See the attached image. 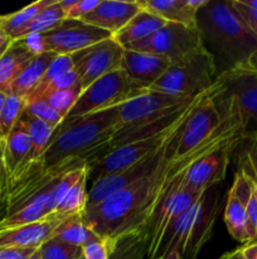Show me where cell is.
Wrapping results in <instances>:
<instances>
[{
	"instance_id": "obj_1",
	"label": "cell",
	"mask_w": 257,
	"mask_h": 259,
	"mask_svg": "<svg viewBox=\"0 0 257 259\" xmlns=\"http://www.w3.org/2000/svg\"><path fill=\"white\" fill-rule=\"evenodd\" d=\"M189 116L176 131L168 154L155 171L103 201L86 206L82 214L86 224L97 237L108 243L111 255L118 244L134 239L143 232L164 200L181 184L186 169L197 159L236 137L246 139L243 124L236 114L222 119L219 128L201 146L185 156H178L179 142Z\"/></svg>"
},
{
	"instance_id": "obj_2",
	"label": "cell",
	"mask_w": 257,
	"mask_h": 259,
	"mask_svg": "<svg viewBox=\"0 0 257 259\" xmlns=\"http://www.w3.org/2000/svg\"><path fill=\"white\" fill-rule=\"evenodd\" d=\"M197 28L203 46L222 62L219 73L249 65L257 53V35L233 7L232 0H208L197 13Z\"/></svg>"
},
{
	"instance_id": "obj_3",
	"label": "cell",
	"mask_w": 257,
	"mask_h": 259,
	"mask_svg": "<svg viewBox=\"0 0 257 259\" xmlns=\"http://www.w3.org/2000/svg\"><path fill=\"white\" fill-rule=\"evenodd\" d=\"M120 126L118 106L63 121L54 131L43 156L30 166L48 169L72 158H82L88 162L91 156L107 143Z\"/></svg>"
},
{
	"instance_id": "obj_4",
	"label": "cell",
	"mask_w": 257,
	"mask_h": 259,
	"mask_svg": "<svg viewBox=\"0 0 257 259\" xmlns=\"http://www.w3.org/2000/svg\"><path fill=\"white\" fill-rule=\"evenodd\" d=\"M221 211V184L214 185L180 215L166 233L156 258L175 250L181 259H196L212 237ZM155 258V259H156Z\"/></svg>"
},
{
	"instance_id": "obj_5",
	"label": "cell",
	"mask_w": 257,
	"mask_h": 259,
	"mask_svg": "<svg viewBox=\"0 0 257 259\" xmlns=\"http://www.w3.org/2000/svg\"><path fill=\"white\" fill-rule=\"evenodd\" d=\"M218 76L212 53L201 47L176 62L150 86V90L180 96H197L213 86Z\"/></svg>"
},
{
	"instance_id": "obj_6",
	"label": "cell",
	"mask_w": 257,
	"mask_h": 259,
	"mask_svg": "<svg viewBox=\"0 0 257 259\" xmlns=\"http://www.w3.org/2000/svg\"><path fill=\"white\" fill-rule=\"evenodd\" d=\"M150 89L144 88L131 80L122 70L113 71L85 89L76 105L63 121L118 106L126 101L144 95Z\"/></svg>"
},
{
	"instance_id": "obj_7",
	"label": "cell",
	"mask_w": 257,
	"mask_h": 259,
	"mask_svg": "<svg viewBox=\"0 0 257 259\" xmlns=\"http://www.w3.org/2000/svg\"><path fill=\"white\" fill-rule=\"evenodd\" d=\"M239 114L246 139L257 133V73L251 65L223 71L214 81Z\"/></svg>"
},
{
	"instance_id": "obj_8",
	"label": "cell",
	"mask_w": 257,
	"mask_h": 259,
	"mask_svg": "<svg viewBox=\"0 0 257 259\" xmlns=\"http://www.w3.org/2000/svg\"><path fill=\"white\" fill-rule=\"evenodd\" d=\"M201 47L203 42L198 28L166 22L150 37L125 46L123 50L153 53L176 62Z\"/></svg>"
},
{
	"instance_id": "obj_9",
	"label": "cell",
	"mask_w": 257,
	"mask_h": 259,
	"mask_svg": "<svg viewBox=\"0 0 257 259\" xmlns=\"http://www.w3.org/2000/svg\"><path fill=\"white\" fill-rule=\"evenodd\" d=\"M122 56L123 48L112 37L71 55L73 71L83 90L102 76L120 70Z\"/></svg>"
},
{
	"instance_id": "obj_10",
	"label": "cell",
	"mask_w": 257,
	"mask_h": 259,
	"mask_svg": "<svg viewBox=\"0 0 257 259\" xmlns=\"http://www.w3.org/2000/svg\"><path fill=\"white\" fill-rule=\"evenodd\" d=\"M198 96V95H197ZM197 96H180L149 90L144 95L118 105L121 126L155 120L191 103Z\"/></svg>"
},
{
	"instance_id": "obj_11",
	"label": "cell",
	"mask_w": 257,
	"mask_h": 259,
	"mask_svg": "<svg viewBox=\"0 0 257 259\" xmlns=\"http://www.w3.org/2000/svg\"><path fill=\"white\" fill-rule=\"evenodd\" d=\"M179 126L176 128V131L179 129ZM176 131L174 132L173 136L166 141V143L164 144L160 149H158L155 153L145 157L144 159L139 161L138 163L128 167V168L123 169V171L117 172V174L108 175V176L101 177V179L93 181L92 186H91L90 191H88L87 206H92V205H96L98 204V202L103 201V200L107 199L111 195L116 194V192L131 186L133 184L138 182L139 180L144 179V177L148 176L149 174L155 171L156 167L161 163V161H163V159L165 158L166 154H168L169 148H170V143L171 141H173L174 136H175Z\"/></svg>"
},
{
	"instance_id": "obj_12",
	"label": "cell",
	"mask_w": 257,
	"mask_h": 259,
	"mask_svg": "<svg viewBox=\"0 0 257 259\" xmlns=\"http://www.w3.org/2000/svg\"><path fill=\"white\" fill-rule=\"evenodd\" d=\"M42 37L45 52L71 56L90 46L108 39L112 34L82 20L65 19L57 28L43 33Z\"/></svg>"
},
{
	"instance_id": "obj_13",
	"label": "cell",
	"mask_w": 257,
	"mask_h": 259,
	"mask_svg": "<svg viewBox=\"0 0 257 259\" xmlns=\"http://www.w3.org/2000/svg\"><path fill=\"white\" fill-rule=\"evenodd\" d=\"M190 114H189V115H190ZM188 116H186V118H188ZM185 119H184V120H185ZM183 121H181V123H183ZM181 123H179L178 125L174 126V128L169 129L165 133L158 134V136L151 137V138H146L143 139V141H138L134 142V143L126 144V146L118 147L117 149H115V151H112L111 153H108L105 158H102L100 162H97V163L93 164L92 167H90L88 180L92 179L93 182L96 181V180L101 179V177L108 176V175L112 174H117V172H121L123 171V169L128 168V167L134 166V164L138 163L139 161L144 159L145 157L155 153L158 149H160L161 147L166 143V141L173 136L174 132L176 131V128H178Z\"/></svg>"
},
{
	"instance_id": "obj_14",
	"label": "cell",
	"mask_w": 257,
	"mask_h": 259,
	"mask_svg": "<svg viewBox=\"0 0 257 259\" xmlns=\"http://www.w3.org/2000/svg\"><path fill=\"white\" fill-rule=\"evenodd\" d=\"M242 141H244L242 137H236L197 159L186 169L181 185L194 191L203 192L214 185L222 184L226 177L232 152Z\"/></svg>"
},
{
	"instance_id": "obj_15",
	"label": "cell",
	"mask_w": 257,
	"mask_h": 259,
	"mask_svg": "<svg viewBox=\"0 0 257 259\" xmlns=\"http://www.w3.org/2000/svg\"><path fill=\"white\" fill-rule=\"evenodd\" d=\"M221 123L222 119L209 98L208 90L201 103L194 108L184 126L176 154L185 156L186 153L201 146L219 128Z\"/></svg>"
},
{
	"instance_id": "obj_16",
	"label": "cell",
	"mask_w": 257,
	"mask_h": 259,
	"mask_svg": "<svg viewBox=\"0 0 257 259\" xmlns=\"http://www.w3.org/2000/svg\"><path fill=\"white\" fill-rule=\"evenodd\" d=\"M66 218L53 212L39 222L0 230V248H39L45 240L53 237L55 229Z\"/></svg>"
},
{
	"instance_id": "obj_17",
	"label": "cell",
	"mask_w": 257,
	"mask_h": 259,
	"mask_svg": "<svg viewBox=\"0 0 257 259\" xmlns=\"http://www.w3.org/2000/svg\"><path fill=\"white\" fill-rule=\"evenodd\" d=\"M171 65V61L163 56L123 50L120 70L139 85L150 89Z\"/></svg>"
},
{
	"instance_id": "obj_18",
	"label": "cell",
	"mask_w": 257,
	"mask_h": 259,
	"mask_svg": "<svg viewBox=\"0 0 257 259\" xmlns=\"http://www.w3.org/2000/svg\"><path fill=\"white\" fill-rule=\"evenodd\" d=\"M141 10L138 2H120V0H101L100 4L86 17L82 22L93 27L107 30L115 35L120 32Z\"/></svg>"
},
{
	"instance_id": "obj_19",
	"label": "cell",
	"mask_w": 257,
	"mask_h": 259,
	"mask_svg": "<svg viewBox=\"0 0 257 259\" xmlns=\"http://www.w3.org/2000/svg\"><path fill=\"white\" fill-rule=\"evenodd\" d=\"M30 148L32 143L29 134L23 121L19 119L3 144V166L7 180L25 166Z\"/></svg>"
},
{
	"instance_id": "obj_20",
	"label": "cell",
	"mask_w": 257,
	"mask_h": 259,
	"mask_svg": "<svg viewBox=\"0 0 257 259\" xmlns=\"http://www.w3.org/2000/svg\"><path fill=\"white\" fill-rule=\"evenodd\" d=\"M224 223L231 237L237 242L244 243V245L257 242L256 228L249 219L246 206L231 189L224 207Z\"/></svg>"
},
{
	"instance_id": "obj_21",
	"label": "cell",
	"mask_w": 257,
	"mask_h": 259,
	"mask_svg": "<svg viewBox=\"0 0 257 259\" xmlns=\"http://www.w3.org/2000/svg\"><path fill=\"white\" fill-rule=\"evenodd\" d=\"M34 55L19 39L12 40L0 57V91L10 95V89L18 76L29 65Z\"/></svg>"
},
{
	"instance_id": "obj_22",
	"label": "cell",
	"mask_w": 257,
	"mask_h": 259,
	"mask_svg": "<svg viewBox=\"0 0 257 259\" xmlns=\"http://www.w3.org/2000/svg\"><path fill=\"white\" fill-rule=\"evenodd\" d=\"M139 7L169 23L197 27V13L188 0H139Z\"/></svg>"
},
{
	"instance_id": "obj_23",
	"label": "cell",
	"mask_w": 257,
	"mask_h": 259,
	"mask_svg": "<svg viewBox=\"0 0 257 259\" xmlns=\"http://www.w3.org/2000/svg\"><path fill=\"white\" fill-rule=\"evenodd\" d=\"M165 23V20L159 18L158 15L141 9L120 32L112 35V38L123 48L131 43L150 37L156 30L160 29Z\"/></svg>"
},
{
	"instance_id": "obj_24",
	"label": "cell",
	"mask_w": 257,
	"mask_h": 259,
	"mask_svg": "<svg viewBox=\"0 0 257 259\" xmlns=\"http://www.w3.org/2000/svg\"><path fill=\"white\" fill-rule=\"evenodd\" d=\"M57 56L58 55L53 52H44L42 55L34 56L29 65L23 70V72L13 82L12 89H10V95L20 96V98L24 99L27 98L37 88L48 66Z\"/></svg>"
},
{
	"instance_id": "obj_25",
	"label": "cell",
	"mask_w": 257,
	"mask_h": 259,
	"mask_svg": "<svg viewBox=\"0 0 257 259\" xmlns=\"http://www.w3.org/2000/svg\"><path fill=\"white\" fill-rule=\"evenodd\" d=\"M20 120L23 121V124H24L25 128H27L28 134H29L30 138V143H32V148H30L28 161L27 163H25V166L22 168L24 169L27 168L28 166H30L32 163H34L35 161H38V159L43 156L45 149L49 146L50 139H52L55 129L53 128V126H50L49 124L45 123V121L40 120V119L28 114L25 110L24 113L22 114V116H20ZM22 169H19V171H22ZM18 172H15V174H18ZM14 175H13V176H14Z\"/></svg>"
},
{
	"instance_id": "obj_26",
	"label": "cell",
	"mask_w": 257,
	"mask_h": 259,
	"mask_svg": "<svg viewBox=\"0 0 257 259\" xmlns=\"http://www.w3.org/2000/svg\"><path fill=\"white\" fill-rule=\"evenodd\" d=\"M53 2L54 0H38V2L32 3L28 7L18 10V12L3 15L0 28L12 40L19 39L24 30L33 22V19Z\"/></svg>"
},
{
	"instance_id": "obj_27",
	"label": "cell",
	"mask_w": 257,
	"mask_h": 259,
	"mask_svg": "<svg viewBox=\"0 0 257 259\" xmlns=\"http://www.w3.org/2000/svg\"><path fill=\"white\" fill-rule=\"evenodd\" d=\"M53 237L68 243V244L76 245V247L83 248L87 243L97 239V235L93 233V230L86 224L82 214L71 215L67 217L59 227L55 229Z\"/></svg>"
},
{
	"instance_id": "obj_28",
	"label": "cell",
	"mask_w": 257,
	"mask_h": 259,
	"mask_svg": "<svg viewBox=\"0 0 257 259\" xmlns=\"http://www.w3.org/2000/svg\"><path fill=\"white\" fill-rule=\"evenodd\" d=\"M90 169L81 176V179L73 185L70 191L66 194L60 204L54 210L55 214L60 217H71V215L83 214L87 206V181Z\"/></svg>"
},
{
	"instance_id": "obj_29",
	"label": "cell",
	"mask_w": 257,
	"mask_h": 259,
	"mask_svg": "<svg viewBox=\"0 0 257 259\" xmlns=\"http://www.w3.org/2000/svg\"><path fill=\"white\" fill-rule=\"evenodd\" d=\"M65 19V10L60 7L59 0H54L52 4H49L47 8H44V9L33 19V22L30 23L29 27L24 30L22 37L28 34H33V33L43 34V33L49 32V30H53L54 28H57Z\"/></svg>"
},
{
	"instance_id": "obj_30",
	"label": "cell",
	"mask_w": 257,
	"mask_h": 259,
	"mask_svg": "<svg viewBox=\"0 0 257 259\" xmlns=\"http://www.w3.org/2000/svg\"><path fill=\"white\" fill-rule=\"evenodd\" d=\"M231 190L244 204L249 219L257 232V186L254 182L241 172H237Z\"/></svg>"
},
{
	"instance_id": "obj_31",
	"label": "cell",
	"mask_w": 257,
	"mask_h": 259,
	"mask_svg": "<svg viewBox=\"0 0 257 259\" xmlns=\"http://www.w3.org/2000/svg\"><path fill=\"white\" fill-rule=\"evenodd\" d=\"M25 110V99L15 95H8L0 113V143L4 144L8 136L14 128Z\"/></svg>"
},
{
	"instance_id": "obj_32",
	"label": "cell",
	"mask_w": 257,
	"mask_h": 259,
	"mask_svg": "<svg viewBox=\"0 0 257 259\" xmlns=\"http://www.w3.org/2000/svg\"><path fill=\"white\" fill-rule=\"evenodd\" d=\"M38 249L40 259H80L83 255L82 248L68 244L55 237L45 240Z\"/></svg>"
},
{
	"instance_id": "obj_33",
	"label": "cell",
	"mask_w": 257,
	"mask_h": 259,
	"mask_svg": "<svg viewBox=\"0 0 257 259\" xmlns=\"http://www.w3.org/2000/svg\"><path fill=\"white\" fill-rule=\"evenodd\" d=\"M82 93L83 89L81 83L78 82L75 86H72V88L55 91V93L50 94V95H48L44 99L65 120L68 114H70V111L73 109V106L76 105L78 98H80Z\"/></svg>"
},
{
	"instance_id": "obj_34",
	"label": "cell",
	"mask_w": 257,
	"mask_h": 259,
	"mask_svg": "<svg viewBox=\"0 0 257 259\" xmlns=\"http://www.w3.org/2000/svg\"><path fill=\"white\" fill-rule=\"evenodd\" d=\"M73 70V63L72 58L70 55H58L54 60L50 62V65L48 66V68L45 70L44 75H43L42 80L38 83L37 88L29 94L25 99L33 98V96L38 95L42 90H44L53 80H55L57 77L62 76L63 73L68 72V71Z\"/></svg>"
},
{
	"instance_id": "obj_35",
	"label": "cell",
	"mask_w": 257,
	"mask_h": 259,
	"mask_svg": "<svg viewBox=\"0 0 257 259\" xmlns=\"http://www.w3.org/2000/svg\"><path fill=\"white\" fill-rule=\"evenodd\" d=\"M25 111L40 120L45 121L57 129L60 124L63 123V119L49 104L47 103L45 99H32V100H25Z\"/></svg>"
},
{
	"instance_id": "obj_36",
	"label": "cell",
	"mask_w": 257,
	"mask_h": 259,
	"mask_svg": "<svg viewBox=\"0 0 257 259\" xmlns=\"http://www.w3.org/2000/svg\"><path fill=\"white\" fill-rule=\"evenodd\" d=\"M248 139L251 141V146L242 156L239 171L251 179L257 186V133Z\"/></svg>"
},
{
	"instance_id": "obj_37",
	"label": "cell",
	"mask_w": 257,
	"mask_h": 259,
	"mask_svg": "<svg viewBox=\"0 0 257 259\" xmlns=\"http://www.w3.org/2000/svg\"><path fill=\"white\" fill-rule=\"evenodd\" d=\"M76 83H78V77H77V75H76L75 71L71 70V71H68V72L63 73L62 76L57 77L55 80H53L52 82H50L49 85L44 89V90L40 91L38 95L33 96V98H28V99H25V100H32V99H44V98H47L48 95H50V94L55 93V91L63 90V89L72 88V86H75Z\"/></svg>"
},
{
	"instance_id": "obj_38",
	"label": "cell",
	"mask_w": 257,
	"mask_h": 259,
	"mask_svg": "<svg viewBox=\"0 0 257 259\" xmlns=\"http://www.w3.org/2000/svg\"><path fill=\"white\" fill-rule=\"evenodd\" d=\"M82 250L85 259H110L111 257V250L107 242L101 238L87 243Z\"/></svg>"
},
{
	"instance_id": "obj_39",
	"label": "cell",
	"mask_w": 257,
	"mask_h": 259,
	"mask_svg": "<svg viewBox=\"0 0 257 259\" xmlns=\"http://www.w3.org/2000/svg\"><path fill=\"white\" fill-rule=\"evenodd\" d=\"M101 0H77L76 4L71 8L68 12H66V19H77L81 20L83 17L90 14Z\"/></svg>"
},
{
	"instance_id": "obj_40",
	"label": "cell",
	"mask_w": 257,
	"mask_h": 259,
	"mask_svg": "<svg viewBox=\"0 0 257 259\" xmlns=\"http://www.w3.org/2000/svg\"><path fill=\"white\" fill-rule=\"evenodd\" d=\"M19 40L25 46V48H27V50L29 51L30 53H33L34 56L42 55V53L45 52L44 45H43L42 34L33 33V34H28V35H24V37L19 38Z\"/></svg>"
},
{
	"instance_id": "obj_41",
	"label": "cell",
	"mask_w": 257,
	"mask_h": 259,
	"mask_svg": "<svg viewBox=\"0 0 257 259\" xmlns=\"http://www.w3.org/2000/svg\"><path fill=\"white\" fill-rule=\"evenodd\" d=\"M232 3H233V7L236 8L237 12L242 15V18L246 20V23L249 25V28H251V29L253 30L254 34L257 35V13L251 10L249 8H247L246 5L242 4L239 0H232Z\"/></svg>"
},
{
	"instance_id": "obj_42",
	"label": "cell",
	"mask_w": 257,
	"mask_h": 259,
	"mask_svg": "<svg viewBox=\"0 0 257 259\" xmlns=\"http://www.w3.org/2000/svg\"><path fill=\"white\" fill-rule=\"evenodd\" d=\"M38 248H0V259H28Z\"/></svg>"
},
{
	"instance_id": "obj_43",
	"label": "cell",
	"mask_w": 257,
	"mask_h": 259,
	"mask_svg": "<svg viewBox=\"0 0 257 259\" xmlns=\"http://www.w3.org/2000/svg\"><path fill=\"white\" fill-rule=\"evenodd\" d=\"M241 248L246 259H257V242L249 243Z\"/></svg>"
},
{
	"instance_id": "obj_44",
	"label": "cell",
	"mask_w": 257,
	"mask_h": 259,
	"mask_svg": "<svg viewBox=\"0 0 257 259\" xmlns=\"http://www.w3.org/2000/svg\"><path fill=\"white\" fill-rule=\"evenodd\" d=\"M5 184H7V177H5L4 166H3V158L0 157V201H2L3 197H4Z\"/></svg>"
},
{
	"instance_id": "obj_45",
	"label": "cell",
	"mask_w": 257,
	"mask_h": 259,
	"mask_svg": "<svg viewBox=\"0 0 257 259\" xmlns=\"http://www.w3.org/2000/svg\"><path fill=\"white\" fill-rule=\"evenodd\" d=\"M221 259H246V257H244L243 252H242V248H238V249L233 250V252L224 254Z\"/></svg>"
},
{
	"instance_id": "obj_46",
	"label": "cell",
	"mask_w": 257,
	"mask_h": 259,
	"mask_svg": "<svg viewBox=\"0 0 257 259\" xmlns=\"http://www.w3.org/2000/svg\"><path fill=\"white\" fill-rule=\"evenodd\" d=\"M12 43V39H10L9 37H8L7 34H5L4 32L2 30V28H0V50H3V48L8 47V46Z\"/></svg>"
},
{
	"instance_id": "obj_47",
	"label": "cell",
	"mask_w": 257,
	"mask_h": 259,
	"mask_svg": "<svg viewBox=\"0 0 257 259\" xmlns=\"http://www.w3.org/2000/svg\"><path fill=\"white\" fill-rule=\"evenodd\" d=\"M156 259H181L180 255H179L178 252H175V250H171V252H166L164 253L163 255H160L159 258Z\"/></svg>"
},
{
	"instance_id": "obj_48",
	"label": "cell",
	"mask_w": 257,
	"mask_h": 259,
	"mask_svg": "<svg viewBox=\"0 0 257 259\" xmlns=\"http://www.w3.org/2000/svg\"><path fill=\"white\" fill-rule=\"evenodd\" d=\"M243 5H246L247 8H249L251 10L257 13V0H239Z\"/></svg>"
},
{
	"instance_id": "obj_49",
	"label": "cell",
	"mask_w": 257,
	"mask_h": 259,
	"mask_svg": "<svg viewBox=\"0 0 257 259\" xmlns=\"http://www.w3.org/2000/svg\"><path fill=\"white\" fill-rule=\"evenodd\" d=\"M7 98H8L7 94H4V93H2V91H0V113H2L3 106H4L5 100H7Z\"/></svg>"
},
{
	"instance_id": "obj_50",
	"label": "cell",
	"mask_w": 257,
	"mask_h": 259,
	"mask_svg": "<svg viewBox=\"0 0 257 259\" xmlns=\"http://www.w3.org/2000/svg\"><path fill=\"white\" fill-rule=\"evenodd\" d=\"M249 65L252 66V68H253L257 73V53L251 58V61H249Z\"/></svg>"
},
{
	"instance_id": "obj_51",
	"label": "cell",
	"mask_w": 257,
	"mask_h": 259,
	"mask_svg": "<svg viewBox=\"0 0 257 259\" xmlns=\"http://www.w3.org/2000/svg\"><path fill=\"white\" fill-rule=\"evenodd\" d=\"M28 259H40V253H39V249L35 250V252L33 253V254L30 255V257L28 258Z\"/></svg>"
},
{
	"instance_id": "obj_52",
	"label": "cell",
	"mask_w": 257,
	"mask_h": 259,
	"mask_svg": "<svg viewBox=\"0 0 257 259\" xmlns=\"http://www.w3.org/2000/svg\"><path fill=\"white\" fill-rule=\"evenodd\" d=\"M8 47H9V46H8ZM8 47H5V48H3V50H0V57H2V55L5 52V50H7Z\"/></svg>"
},
{
	"instance_id": "obj_53",
	"label": "cell",
	"mask_w": 257,
	"mask_h": 259,
	"mask_svg": "<svg viewBox=\"0 0 257 259\" xmlns=\"http://www.w3.org/2000/svg\"><path fill=\"white\" fill-rule=\"evenodd\" d=\"M0 157L3 158V144L0 143Z\"/></svg>"
},
{
	"instance_id": "obj_54",
	"label": "cell",
	"mask_w": 257,
	"mask_h": 259,
	"mask_svg": "<svg viewBox=\"0 0 257 259\" xmlns=\"http://www.w3.org/2000/svg\"><path fill=\"white\" fill-rule=\"evenodd\" d=\"M80 259H85V258H83V255H82V257H81V258H80Z\"/></svg>"
},
{
	"instance_id": "obj_55",
	"label": "cell",
	"mask_w": 257,
	"mask_h": 259,
	"mask_svg": "<svg viewBox=\"0 0 257 259\" xmlns=\"http://www.w3.org/2000/svg\"><path fill=\"white\" fill-rule=\"evenodd\" d=\"M0 23H2V17H0Z\"/></svg>"
}]
</instances>
